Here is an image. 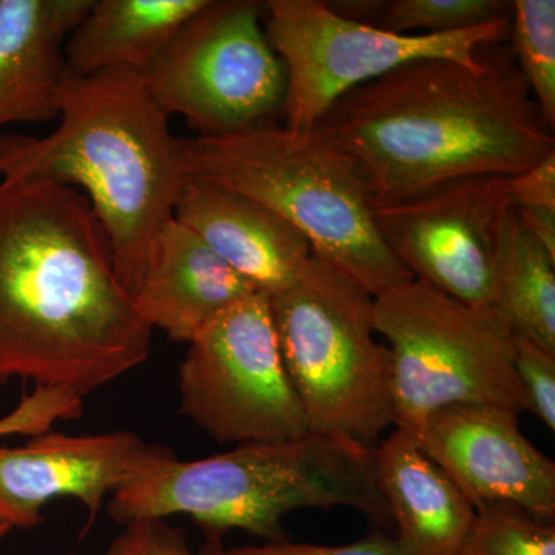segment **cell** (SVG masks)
Wrapping results in <instances>:
<instances>
[{
  "label": "cell",
  "instance_id": "1",
  "mask_svg": "<svg viewBox=\"0 0 555 555\" xmlns=\"http://www.w3.org/2000/svg\"><path fill=\"white\" fill-rule=\"evenodd\" d=\"M152 335L89 199L0 179V386L17 378L83 398L142 366Z\"/></svg>",
  "mask_w": 555,
  "mask_h": 555
},
{
  "label": "cell",
  "instance_id": "2",
  "mask_svg": "<svg viewBox=\"0 0 555 555\" xmlns=\"http://www.w3.org/2000/svg\"><path fill=\"white\" fill-rule=\"evenodd\" d=\"M503 43L474 67L400 65L338 98L312 133L350 160L374 208L456 179L524 173L555 153L554 129Z\"/></svg>",
  "mask_w": 555,
  "mask_h": 555
},
{
  "label": "cell",
  "instance_id": "3",
  "mask_svg": "<svg viewBox=\"0 0 555 555\" xmlns=\"http://www.w3.org/2000/svg\"><path fill=\"white\" fill-rule=\"evenodd\" d=\"M169 118L141 73H65L53 133L0 134V179L68 185L89 199L127 297L188 181L184 139Z\"/></svg>",
  "mask_w": 555,
  "mask_h": 555
},
{
  "label": "cell",
  "instance_id": "4",
  "mask_svg": "<svg viewBox=\"0 0 555 555\" xmlns=\"http://www.w3.org/2000/svg\"><path fill=\"white\" fill-rule=\"evenodd\" d=\"M346 506L379 524L392 521L379 491L372 451L308 434L275 443H247L208 459L166 463L113 492L108 516H188L221 540L230 529L287 540L283 518L302 507Z\"/></svg>",
  "mask_w": 555,
  "mask_h": 555
},
{
  "label": "cell",
  "instance_id": "5",
  "mask_svg": "<svg viewBox=\"0 0 555 555\" xmlns=\"http://www.w3.org/2000/svg\"><path fill=\"white\" fill-rule=\"evenodd\" d=\"M188 179L257 199L305 235L313 255L372 297L414 280L379 236L374 207L350 160L315 133L275 122L184 139Z\"/></svg>",
  "mask_w": 555,
  "mask_h": 555
},
{
  "label": "cell",
  "instance_id": "6",
  "mask_svg": "<svg viewBox=\"0 0 555 555\" xmlns=\"http://www.w3.org/2000/svg\"><path fill=\"white\" fill-rule=\"evenodd\" d=\"M269 298L309 433L374 451L393 426L390 353L375 337L374 297L312 255L297 280Z\"/></svg>",
  "mask_w": 555,
  "mask_h": 555
},
{
  "label": "cell",
  "instance_id": "7",
  "mask_svg": "<svg viewBox=\"0 0 555 555\" xmlns=\"http://www.w3.org/2000/svg\"><path fill=\"white\" fill-rule=\"evenodd\" d=\"M374 324L390 353L396 429L412 434L452 404L528 411L514 367L516 335L491 309L412 280L374 298Z\"/></svg>",
  "mask_w": 555,
  "mask_h": 555
},
{
  "label": "cell",
  "instance_id": "8",
  "mask_svg": "<svg viewBox=\"0 0 555 555\" xmlns=\"http://www.w3.org/2000/svg\"><path fill=\"white\" fill-rule=\"evenodd\" d=\"M264 31L286 69L284 129L312 133L347 91L408 62L448 60L474 65L481 50L509 38V21L441 35H397L347 20L323 0H268Z\"/></svg>",
  "mask_w": 555,
  "mask_h": 555
},
{
  "label": "cell",
  "instance_id": "9",
  "mask_svg": "<svg viewBox=\"0 0 555 555\" xmlns=\"http://www.w3.org/2000/svg\"><path fill=\"white\" fill-rule=\"evenodd\" d=\"M255 0H207L142 73L153 100L199 137L273 122L283 112L286 69L270 47Z\"/></svg>",
  "mask_w": 555,
  "mask_h": 555
},
{
  "label": "cell",
  "instance_id": "10",
  "mask_svg": "<svg viewBox=\"0 0 555 555\" xmlns=\"http://www.w3.org/2000/svg\"><path fill=\"white\" fill-rule=\"evenodd\" d=\"M178 386L182 414L218 443H275L309 434L262 292L201 328L179 366Z\"/></svg>",
  "mask_w": 555,
  "mask_h": 555
},
{
  "label": "cell",
  "instance_id": "11",
  "mask_svg": "<svg viewBox=\"0 0 555 555\" xmlns=\"http://www.w3.org/2000/svg\"><path fill=\"white\" fill-rule=\"evenodd\" d=\"M513 207L509 177H473L374 208V221L415 281L470 308L491 309L496 250Z\"/></svg>",
  "mask_w": 555,
  "mask_h": 555
},
{
  "label": "cell",
  "instance_id": "12",
  "mask_svg": "<svg viewBox=\"0 0 555 555\" xmlns=\"http://www.w3.org/2000/svg\"><path fill=\"white\" fill-rule=\"evenodd\" d=\"M494 404L437 409L409 434L474 507L509 505L554 524L555 463ZM404 433V430H403Z\"/></svg>",
  "mask_w": 555,
  "mask_h": 555
},
{
  "label": "cell",
  "instance_id": "13",
  "mask_svg": "<svg viewBox=\"0 0 555 555\" xmlns=\"http://www.w3.org/2000/svg\"><path fill=\"white\" fill-rule=\"evenodd\" d=\"M178 459L129 430L65 436L43 433L20 448L0 447V517L13 528L42 524V507L57 496L79 500L89 524L107 494Z\"/></svg>",
  "mask_w": 555,
  "mask_h": 555
},
{
  "label": "cell",
  "instance_id": "14",
  "mask_svg": "<svg viewBox=\"0 0 555 555\" xmlns=\"http://www.w3.org/2000/svg\"><path fill=\"white\" fill-rule=\"evenodd\" d=\"M255 292L247 278L173 217L150 244L129 298L152 331L190 343L208 321Z\"/></svg>",
  "mask_w": 555,
  "mask_h": 555
},
{
  "label": "cell",
  "instance_id": "15",
  "mask_svg": "<svg viewBox=\"0 0 555 555\" xmlns=\"http://www.w3.org/2000/svg\"><path fill=\"white\" fill-rule=\"evenodd\" d=\"M173 217L269 297L291 286L313 255L305 235L272 208L203 179L184 182Z\"/></svg>",
  "mask_w": 555,
  "mask_h": 555
},
{
  "label": "cell",
  "instance_id": "16",
  "mask_svg": "<svg viewBox=\"0 0 555 555\" xmlns=\"http://www.w3.org/2000/svg\"><path fill=\"white\" fill-rule=\"evenodd\" d=\"M94 0H0V134L57 119L64 47Z\"/></svg>",
  "mask_w": 555,
  "mask_h": 555
},
{
  "label": "cell",
  "instance_id": "17",
  "mask_svg": "<svg viewBox=\"0 0 555 555\" xmlns=\"http://www.w3.org/2000/svg\"><path fill=\"white\" fill-rule=\"evenodd\" d=\"M379 491L408 555H455L476 507L420 449L396 429L372 451Z\"/></svg>",
  "mask_w": 555,
  "mask_h": 555
},
{
  "label": "cell",
  "instance_id": "18",
  "mask_svg": "<svg viewBox=\"0 0 555 555\" xmlns=\"http://www.w3.org/2000/svg\"><path fill=\"white\" fill-rule=\"evenodd\" d=\"M207 0H94L64 47L68 75L145 73Z\"/></svg>",
  "mask_w": 555,
  "mask_h": 555
},
{
  "label": "cell",
  "instance_id": "19",
  "mask_svg": "<svg viewBox=\"0 0 555 555\" xmlns=\"http://www.w3.org/2000/svg\"><path fill=\"white\" fill-rule=\"evenodd\" d=\"M492 312L517 337L555 353V257L507 215L496 250Z\"/></svg>",
  "mask_w": 555,
  "mask_h": 555
},
{
  "label": "cell",
  "instance_id": "20",
  "mask_svg": "<svg viewBox=\"0 0 555 555\" xmlns=\"http://www.w3.org/2000/svg\"><path fill=\"white\" fill-rule=\"evenodd\" d=\"M509 38L526 86L543 118L555 129L554 0H514Z\"/></svg>",
  "mask_w": 555,
  "mask_h": 555
},
{
  "label": "cell",
  "instance_id": "21",
  "mask_svg": "<svg viewBox=\"0 0 555 555\" xmlns=\"http://www.w3.org/2000/svg\"><path fill=\"white\" fill-rule=\"evenodd\" d=\"M506 0H392L377 27L397 35H441L509 21Z\"/></svg>",
  "mask_w": 555,
  "mask_h": 555
},
{
  "label": "cell",
  "instance_id": "22",
  "mask_svg": "<svg viewBox=\"0 0 555 555\" xmlns=\"http://www.w3.org/2000/svg\"><path fill=\"white\" fill-rule=\"evenodd\" d=\"M455 555H555V525L516 506L477 507Z\"/></svg>",
  "mask_w": 555,
  "mask_h": 555
},
{
  "label": "cell",
  "instance_id": "23",
  "mask_svg": "<svg viewBox=\"0 0 555 555\" xmlns=\"http://www.w3.org/2000/svg\"><path fill=\"white\" fill-rule=\"evenodd\" d=\"M82 411V397L53 387H35L13 412L0 418V437L39 436L49 433L54 423L79 418Z\"/></svg>",
  "mask_w": 555,
  "mask_h": 555
},
{
  "label": "cell",
  "instance_id": "24",
  "mask_svg": "<svg viewBox=\"0 0 555 555\" xmlns=\"http://www.w3.org/2000/svg\"><path fill=\"white\" fill-rule=\"evenodd\" d=\"M221 540H207L206 545L193 551L184 529L175 528L164 518H138L126 524V529L112 543L105 555H222ZM78 555V554H67Z\"/></svg>",
  "mask_w": 555,
  "mask_h": 555
},
{
  "label": "cell",
  "instance_id": "25",
  "mask_svg": "<svg viewBox=\"0 0 555 555\" xmlns=\"http://www.w3.org/2000/svg\"><path fill=\"white\" fill-rule=\"evenodd\" d=\"M514 367L528 398V411L555 430V353L516 335Z\"/></svg>",
  "mask_w": 555,
  "mask_h": 555
},
{
  "label": "cell",
  "instance_id": "26",
  "mask_svg": "<svg viewBox=\"0 0 555 555\" xmlns=\"http://www.w3.org/2000/svg\"><path fill=\"white\" fill-rule=\"evenodd\" d=\"M222 555H408L397 539L382 532L343 546H320L292 543L288 540L262 546H241L224 550Z\"/></svg>",
  "mask_w": 555,
  "mask_h": 555
},
{
  "label": "cell",
  "instance_id": "27",
  "mask_svg": "<svg viewBox=\"0 0 555 555\" xmlns=\"http://www.w3.org/2000/svg\"><path fill=\"white\" fill-rule=\"evenodd\" d=\"M509 192L517 210L555 211V153L524 173L509 177Z\"/></svg>",
  "mask_w": 555,
  "mask_h": 555
},
{
  "label": "cell",
  "instance_id": "28",
  "mask_svg": "<svg viewBox=\"0 0 555 555\" xmlns=\"http://www.w3.org/2000/svg\"><path fill=\"white\" fill-rule=\"evenodd\" d=\"M11 529H13V526H11L9 524V521H5V520H3L2 517H0V539H2V537H5L7 534H9Z\"/></svg>",
  "mask_w": 555,
  "mask_h": 555
}]
</instances>
